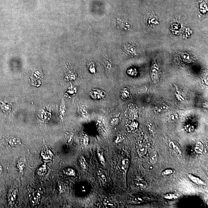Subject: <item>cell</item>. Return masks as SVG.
Instances as JSON below:
<instances>
[{
    "label": "cell",
    "instance_id": "6da1fadb",
    "mask_svg": "<svg viewBox=\"0 0 208 208\" xmlns=\"http://www.w3.org/2000/svg\"><path fill=\"white\" fill-rule=\"evenodd\" d=\"M89 95L92 98L99 100L104 98L106 96L105 92L101 89H94L90 91Z\"/></svg>",
    "mask_w": 208,
    "mask_h": 208
},
{
    "label": "cell",
    "instance_id": "7a4b0ae2",
    "mask_svg": "<svg viewBox=\"0 0 208 208\" xmlns=\"http://www.w3.org/2000/svg\"><path fill=\"white\" fill-rule=\"evenodd\" d=\"M7 143L11 147H17L21 144V141L19 138L14 136H9L7 138Z\"/></svg>",
    "mask_w": 208,
    "mask_h": 208
},
{
    "label": "cell",
    "instance_id": "3957f363",
    "mask_svg": "<svg viewBox=\"0 0 208 208\" xmlns=\"http://www.w3.org/2000/svg\"><path fill=\"white\" fill-rule=\"evenodd\" d=\"M168 146L173 151L177 153L178 154L180 155L181 154V150L179 144L174 141H171L169 142Z\"/></svg>",
    "mask_w": 208,
    "mask_h": 208
},
{
    "label": "cell",
    "instance_id": "277c9868",
    "mask_svg": "<svg viewBox=\"0 0 208 208\" xmlns=\"http://www.w3.org/2000/svg\"><path fill=\"white\" fill-rule=\"evenodd\" d=\"M158 66L156 65H154L151 68V80L153 83H157L158 78Z\"/></svg>",
    "mask_w": 208,
    "mask_h": 208
},
{
    "label": "cell",
    "instance_id": "5b68a950",
    "mask_svg": "<svg viewBox=\"0 0 208 208\" xmlns=\"http://www.w3.org/2000/svg\"><path fill=\"white\" fill-rule=\"evenodd\" d=\"M18 195V190L16 188L12 189L9 196V200L11 204H14Z\"/></svg>",
    "mask_w": 208,
    "mask_h": 208
},
{
    "label": "cell",
    "instance_id": "8992f818",
    "mask_svg": "<svg viewBox=\"0 0 208 208\" xmlns=\"http://www.w3.org/2000/svg\"><path fill=\"white\" fill-rule=\"evenodd\" d=\"M127 127L129 132H135L138 130V124L136 121H132L128 124Z\"/></svg>",
    "mask_w": 208,
    "mask_h": 208
},
{
    "label": "cell",
    "instance_id": "52a82bcc",
    "mask_svg": "<svg viewBox=\"0 0 208 208\" xmlns=\"http://www.w3.org/2000/svg\"><path fill=\"white\" fill-rule=\"evenodd\" d=\"M194 150L197 153L203 154L204 151V145L202 142L198 141L195 144Z\"/></svg>",
    "mask_w": 208,
    "mask_h": 208
},
{
    "label": "cell",
    "instance_id": "ba28073f",
    "mask_svg": "<svg viewBox=\"0 0 208 208\" xmlns=\"http://www.w3.org/2000/svg\"><path fill=\"white\" fill-rule=\"evenodd\" d=\"M188 177H189L190 179L193 182H194V183L196 184L199 185H205V184L204 183V182H203L202 180H201V179L199 178L196 177L195 175H193L190 174H189Z\"/></svg>",
    "mask_w": 208,
    "mask_h": 208
},
{
    "label": "cell",
    "instance_id": "9c48e42d",
    "mask_svg": "<svg viewBox=\"0 0 208 208\" xmlns=\"http://www.w3.org/2000/svg\"><path fill=\"white\" fill-rule=\"evenodd\" d=\"M158 160V154L157 151H153L151 153L150 157V162L151 164H154Z\"/></svg>",
    "mask_w": 208,
    "mask_h": 208
},
{
    "label": "cell",
    "instance_id": "30bf717a",
    "mask_svg": "<svg viewBox=\"0 0 208 208\" xmlns=\"http://www.w3.org/2000/svg\"><path fill=\"white\" fill-rule=\"evenodd\" d=\"M129 165V162L128 159H123L121 162L120 166L121 169L124 172H126L128 170Z\"/></svg>",
    "mask_w": 208,
    "mask_h": 208
},
{
    "label": "cell",
    "instance_id": "8fae6325",
    "mask_svg": "<svg viewBox=\"0 0 208 208\" xmlns=\"http://www.w3.org/2000/svg\"><path fill=\"white\" fill-rule=\"evenodd\" d=\"M147 148L145 146L140 145L137 149V153L139 156L141 157L145 155L147 152Z\"/></svg>",
    "mask_w": 208,
    "mask_h": 208
},
{
    "label": "cell",
    "instance_id": "7c38bea8",
    "mask_svg": "<svg viewBox=\"0 0 208 208\" xmlns=\"http://www.w3.org/2000/svg\"><path fill=\"white\" fill-rule=\"evenodd\" d=\"M42 74L41 72H40L39 70H35L34 71H33L32 73L31 77L32 79L36 81L37 79H40L42 77Z\"/></svg>",
    "mask_w": 208,
    "mask_h": 208
},
{
    "label": "cell",
    "instance_id": "4fadbf2b",
    "mask_svg": "<svg viewBox=\"0 0 208 208\" xmlns=\"http://www.w3.org/2000/svg\"><path fill=\"white\" fill-rule=\"evenodd\" d=\"M136 185L138 187L142 188H145L147 186L148 184L147 181L141 178L138 179L136 182Z\"/></svg>",
    "mask_w": 208,
    "mask_h": 208
},
{
    "label": "cell",
    "instance_id": "5bb4252c",
    "mask_svg": "<svg viewBox=\"0 0 208 208\" xmlns=\"http://www.w3.org/2000/svg\"><path fill=\"white\" fill-rule=\"evenodd\" d=\"M185 130L188 133H191L195 131V127L193 125L191 124H187L184 126Z\"/></svg>",
    "mask_w": 208,
    "mask_h": 208
},
{
    "label": "cell",
    "instance_id": "9a60e30c",
    "mask_svg": "<svg viewBox=\"0 0 208 208\" xmlns=\"http://www.w3.org/2000/svg\"><path fill=\"white\" fill-rule=\"evenodd\" d=\"M80 166L83 169H86L87 168V163L83 157H81L79 160Z\"/></svg>",
    "mask_w": 208,
    "mask_h": 208
},
{
    "label": "cell",
    "instance_id": "2e32d148",
    "mask_svg": "<svg viewBox=\"0 0 208 208\" xmlns=\"http://www.w3.org/2000/svg\"><path fill=\"white\" fill-rule=\"evenodd\" d=\"M121 96L123 98L126 99L128 98L130 96V92L128 89L124 88L121 92Z\"/></svg>",
    "mask_w": 208,
    "mask_h": 208
},
{
    "label": "cell",
    "instance_id": "e0dca14e",
    "mask_svg": "<svg viewBox=\"0 0 208 208\" xmlns=\"http://www.w3.org/2000/svg\"><path fill=\"white\" fill-rule=\"evenodd\" d=\"M145 200V198L142 197H135L133 199L132 201L133 203L136 204H138L144 202Z\"/></svg>",
    "mask_w": 208,
    "mask_h": 208
},
{
    "label": "cell",
    "instance_id": "ac0fdd59",
    "mask_svg": "<svg viewBox=\"0 0 208 208\" xmlns=\"http://www.w3.org/2000/svg\"><path fill=\"white\" fill-rule=\"evenodd\" d=\"M164 198L166 199L170 200H174L177 199L178 197L175 194L169 193H167L164 196Z\"/></svg>",
    "mask_w": 208,
    "mask_h": 208
},
{
    "label": "cell",
    "instance_id": "d6986e66",
    "mask_svg": "<svg viewBox=\"0 0 208 208\" xmlns=\"http://www.w3.org/2000/svg\"><path fill=\"white\" fill-rule=\"evenodd\" d=\"M169 107L167 105H163L158 107L157 109V111L158 112L162 113V112H165L167 111L168 110Z\"/></svg>",
    "mask_w": 208,
    "mask_h": 208
},
{
    "label": "cell",
    "instance_id": "ffe728a7",
    "mask_svg": "<svg viewBox=\"0 0 208 208\" xmlns=\"http://www.w3.org/2000/svg\"><path fill=\"white\" fill-rule=\"evenodd\" d=\"M119 121V118L118 116H115L111 120L110 122V125L114 126L118 124Z\"/></svg>",
    "mask_w": 208,
    "mask_h": 208
},
{
    "label": "cell",
    "instance_id": "44dd1931",
    "mask_svg": "<svg viewBox=\"0 0 208 208\" xmlns=\"http://www.w3.org/2000/svg\"><path fill=\"white\" fill-rule=\"evenodd\" d=\"M170 120L172 122H176L179 119V116L177 113H173L170 116Z\"/></svg>",
    "mask_w": 208,
    "mask_h": 208
},
{
    "label": "cell",
    "instance_id": "7402d4cb",
    "mask_svg": "<svg viewBox=\"0 0 208 208\" xmlns=\"http://www.w3.org/2000/svg\"><path fill=\"white\" fill-rule=\"evenodd\" d=\"M98 156L99 161H100L101 163L103 165H105V159L103 154H102V153L101 151H98Z\"/></svg>",
    "mask_w": 208,
    "mask_h": 208
},
{
    "label": "cell",
    "instance_id": "603a6c76",
    "mask_svg": "<svg viewBox=\"0 0 208 208\" xmlns=\"http://www.w3.org/2000/svg\"><path fill=\"white\" fill-rule=\"evenodd\" d=\"M104 204L107 208H113L114 206V203H113L111 201L108 199L104 200Z\"/></svg>",
    "mask_w": 208,
    "mask_h": 208
},
{
    "label": "cell",
    "instance_id": "cb8c5ba5",
    "mask_svg": "<svg viewBox=\"0 0 208 208\" xmlns=\"http://www.w3.org/2000/svg\"><path fill=\"white\" fill-rule=\"evenodd\" d=\"M99 177L102 181L103 184H105L107 182V178L104 173L102 172H99L98 173Z\"/></svg>",
    "mask_w": 208,
    "mask_h": 208
},
{
    "label": "cell",
    "instance_id": "d4e9b609",
    "mask_svg": "<svg viewBox=\"0 0 208 208\" xmlns=\"http://www.w3.org/2000/svg\"><path fill=\"white\" fill-rule=\"evenodd\" d=\"M89 141V140L88 138L86 136H84L82 138L81 143H82V144L84 146H87L88 145Z\"/></svg>",
    "mask_w": 208,
    "mask_h": 208
},
{
    "label": "cell",
    "instance_id": "484cf974",
    "mask_svg": "<svg viewBox=\"0 0 208 208\" xmlns=\"http://www.w3.org/2000/svg\"><path fill=\"white\" fill-rule=\"evenodd\" d=\"M173 173V171L172 169H167L165 170H164L162 174L163 175H165V176H168V175H170L172 174Z\"/></svg>",
    "mask_w": 208,
    "mask_h": 208
},
{
    "label": "cell",
    "instance_id": "4316f807",
    "mask_svg": "<svg viewBox=\"0 0 208 208\" xmlns=\"http://www.w3.org/2000/svg\"><path fill=\"white\" fill-rule=\"evenodd\" d=\"M88 68L89 71L92 73L94 74L95 73L96 69L94 64H93L92 63L89 64V65H88Z\"/></svg>",
    "mask_w": 208,
    "mask_h": 208
},
{
    "label": "cell",
    "instance_id": "83f0119b",
    "mask_svg": "<svg viewBox=\"0 0 208 208\" xmlns=\"http://www.w3.org/2000/svg\"><path fill=\"white\" fill-rule=\"evenodd\" d=\"M175 96L177 98V99L179 101H182L184 100L183 96L181 95L180 93L178 91H176V92H175Z\"/></svg>",
    "mask_w": 208,
    "mask_h": 208
},
{
    "label": "cell",
    "instance_id": "f1b7e54d",
    "mask_svg": "<svg viewBox=\"0 0 208 208\" xmlns=\"http://www.w3.org/2000/svg\"><path fill=\"white\" fill-rule=\"evenodd\" d=\"M67 173L69 175H71V176H75V171L71 169H69L68 170Z\"/></svg>",
    "mask_w": 208,
    "mask_h": 208
},
{
    "label": "cell",
    "instance_id": "f546056e",
    "mask_svg": "<svg viewBox=\"0 0 208 208\" xmlns=\"http://www.w3.org/2000/svg\"><path fill=\"white\" fill-rule=\"evenodd\" d=\"M64 104L61 103V107H60V111H61V114H64Z\"/></svg>",
    "mask_w": 208,
    "mask_h": 208
},
{
    "label": "cell",
    "instance_id": "4dcf8cb0",
    "mask_svg": "<svg viewBox=\"0 0 208 208\" xmlns=\"http://www.w3.org/2000/svg\"><path fill=\"white\" fill-rule=\"evenodd\" d=\"M122 140V138L121 136H118L116 138V140H115V142H116V143L120 142Z\"/></svg>",
    "mask_w": 208,
    "mask_h": 208
},
{
    "label": "cell",
    "instance_id": "1f68e13d",
    "mask_svg": "<svg viewBox=\"0 0 208 208\" xmlns=\"http://www.w3.org/2000/svg\"><path fill=\"white\" fill-rule=\"evenodd\" d=\"M59 190H60V192H62L64 191V187L62 186V185L60 184V185H59Z\"/></svg>",
    "mask_w": 208,
    "mask_h": 208
},
{
    "label": "cell",
    "instance_id": "d6a6232c",
    "mask_svg": "<svg viewBox=\"0 0 208 208\" xmlns=\"http://www.w3.org/2000/svg\"><path fill=\"white\" fill-rule=\"evenodd\" d=\"M3 167H2V166H1V165H0V173H1L2 172V171H3Z\"/></svg>",
    "mask_w": 208,
    "mask_h": 208
}]
</instances>
